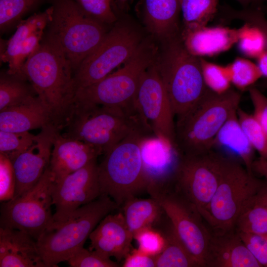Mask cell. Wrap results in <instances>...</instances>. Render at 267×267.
<instances>
[{
  "label": "cell",
  "mask_w": 267,
  "mask_h": 267,
  "mask_svg": "<svg viewBox=\"0 0 267 267\" xmlns=\"http://www.w3.org/2000/svg\"><path fill=\"white\" fill-rule=\"evenodd\" d=\"M112 1H119V2H125L126 1H127L128 0H111Z\"/></svg>",
  "instance_id": "f907efd6"
},
{
  "label": "cell",
  "mask_w": 267,
  "mask_h": 267,
  "mask_svg": "<svg viewBox=\"0 0 267 267\" xmlns=\"http://www.w3.org/2000/svg\"><path fill=\"white\" fill-rule=\"evenodd\" d=\"M64 127V135L93 146L101 154L133 133L154 134L136 104L121 107L75 102Z\"/></svg>",
  "instance_id": "7a4b0ae2"
},
{
  "label": "cell",
  "mask_w": 267,
  "mask_h": 267,
  "mask_svg": "<svg viewBox=\"0 0 267 267\" xmlns=\"http://www.w3.org/2000/svg\"><path fill=\"white\" fill-rule=\"evenodd\" d=\"M67 262L72 267H119L120 265L95 250L82 247L75 252Z\"/></svg>",
  "instance_id": "f35d334b"
},
{
  "label": "cell",
  "mask_w": 267,
  "mask_h": 267,
  "mask_svg": "<svg viewBox=\"0 0 267 267\" xmlns=\"http://www.w3.org/2000/svg\"><path fill=\"white\" fill-rule=\"evenodd\" d=\"M54 180L48 166L38 182L21 195L2 202L0 227L25 232L35 240L54 222L52 189Z\"/></svg>",
  "instance_id": "30bf717a"
},
{
  "label": "cell",
  "mask_w": 267,
  "mask_h": 267,
  "mask_svg": "<svg viewBox=\"0 0 267 267\" xmlns=\"http://www.w3.org/2000/svg\"><path fill=\"white\" fill-rule=\"evenodd\" d=\"M51 6L45 11L35 13L17 25L12 37L7 41L5 52L0 55V62L7 63L8 72H11L21 47L35 32L45 29L50 19Z\"/></svg>",
  "instance_id": "83f0119b"
},
{
  "label": "cell",
  "mask_w": 267,
  "mask_h": 267,
  "mask_svg": "<svg viewBox=\"0 0 267 267\" xmlns=\"http://www.w3.org/2000/svg\"><path fill=\"white\" fill-rule=\"evenodd\" d=\"M22 70L49 111L53 125L59 130L64 127L77 89L72 64L60 47L44 33Z\"/></svg>",
  "instance_id": "6da1fadb"
},
{
  "label": "cell",
  "mask_w": 267,
  "mask_h": 267,
  "mask_svg": "<svg viewBox=\"0 0 267 267\" xmlns=\"http://www.w3.org/2000/svg\"><path fill=\"white\" fill-rule=\"evenodd\" d=\"M46 0H0V34L16 29L26 15L34 11Z\"/></svg>",
  "instance_id": "f546056e"
},
{
  "label": "cell",
  "mask_w": 267,
  "mask_h": 267,
  "mask_svg": "<svg viewBox=\"0 0 267 267\" xmlns=\"http://www.w3.org/2000/svg\"><path fill=\"white\" fill-rule=\"evenodd\" d=\"M228 159L212 150L181 155L176 175V191L202 215L213 197Z\"/></svg>",
  "instance_id": "7c38bea8"
},
{
  "label": "cell",
  "mask_w": 267,
  "mask_h": 267,
  "mask_svg": "<svg viewBox=\"0 0 267 267\" xmlns=\"http://www.w3.org/2000/svg\"><path fill=\"white\" fill-rule=\"evenodd\" d=\"M237 114L240 124L254 150L260 157L267 159V133L255 119L238 108Z\"/></svg>",
  "instance_id": "d6a6232c"
},
{
  "label": "cell",
  "mask_w": 267,
  "mask_h": 267,
  "mask_svg": "<svg viewBox=\"0 0 267 267\" xmlns=\"http://www.w3.org/2000/svg\"><path fill=\"white\" fill-rule=\"evenodd\" d=\"M252 169L264 177L267 180V159L260 157L258 160L253 161Z\"/></svg>",
  "instance_id": "bcb514c9"
},
{
  "label": "cell",
  "mask_w": 267,
  "mask_h": 267,
  "mask_svg": "<svg viewBox=\"0 0 267 267\" xmlns=\"http://www.w3.org/2000/svg\"><path fill=\"white\" fill-rule=\"evenodd\" d=\"M134 238L137 241L139 250L152 256L160 254L165 246L163 234L155 227L141 230L134 235Z\"/></svg>",
  "instance_id": "ab89813d"
},
{
  "label": "cell",
  "mask_w": 267,
  "mask_h": 267,
  "mask_svg": "<svg viewBox=\"0 0 267 267\" xmlns=\"http://www.w3.org/2000/svg\"><path fill=\"white\" fill-rule=\"evenodd\" d=\"M156 55L152 44L142 42L120 69L93 84L79 89L75 103L121 107L135 105L141 77L157 60Z\"/></svg>",
  "instance_id": "9c48e42d"
},
{
  "label": "cell",
  "mask_w": 267,
  "mask_h": 267,
  "mask_svg": "<svg viewBox=\"0 0 267 267\" xmlns=\"http://www.w3.org/2000/svg\"><path fill=\"white\" fill-rule=\"evenodd\" d=\"M231 14L249 21V23L258 27L265 35L267 50V20L259 7H249L241 11H232Z\"/></svg>",
  "instance_id": "ee69618b"
},
{
  "label": "cell",
  "mask_w": 267,
  "mask_h": 267,
  "mask_svg": "<svg viewBox=\"0 0 267 267\" xmlns=\"http://www.w3.org/2000/svg\"><path fill=\"white\" fill-rule=\"evenodd\" d=\"M24 74H0V111L23 103L37 93Z\"/></svg>",
  "instance_id": "f1b7e54d"
},
{
  "label": "cell",
  "mask_w": 267,
  "mask_h": 267,
  "mask_svg": "<svg viewBox=\"0 0 267 267\" xmlns=\"http://www.w3.org/2000/svg\"><path fill=\"white\" fill-rule=\"evenodd\" d=\"M88 16L105 25L117 20L111 0H74Z\"/></svg>",
  "instance_id": "74e56055"
},
{
  "label": "cell",
  "mask_w": 267,
  "mask_h": 267,
  "mask_svg": "<svg viewBox=\"0 0 267 267\" xmlns=\"http://www.w3.org/2000/svg\"><path fill=\"white\" fill-rule=\"evenodd\" d=\"M257 65L262 76L267 78V50H266L257 58Z\"/></svg>",
  "instance_id": "7dc6e473"
},
{
  "label": "cell",
  "mask_w": 267,
  "mask_h": 267,
  "mask_svg": "<svg viewBox=\"0 0 267 267\" xmlns=\"http://www.w3.org/2000/svg\"><path fill=\"white\" fill-rule=\"evenodd\" d=\"M244 8L249 7H259L266 0H235Z\"/></svg>",
  "instance_id": "c3c4849f"
},
{
  "label": "cell",
  "mask_w": 267,
  "mask_h": 267,
  "mask_svg": "<svg viewBox=\"0 0 267 267\" xmlns=\"http://www.w3.org/2000/svg\"><path fill=\"white\" fill-rule=\"evenodd\" d=\"M218 0H180L184 27L206 26L218 10Z\"/></svg>",
  "instance_id": "4dcf8cb0"
},
{
  "label": "cell",
  "mask_w": 267,
  "mask_h": 267,
  "mask_svg": "<svg viewBox=\"0 0 267 267\" xmlns=\"http://www.w3.org/2000/svg\"><path fill=\"white\" fill-rule=\"evenodd\" d=\"M239 36V29L204 26L184 27L180 39L190 54L201 57L214 56L228 50L237 43Z\"/></svg>",
  "instance_id": "44dd1931"
},
{
  "label": "cell",
  "mask_w": 267,
  "mask_h": 267,
  "mask_svg": "<svg viewBox=\"0 0 267 267\" xmlns=\"http://www.w3.org/2000/svg\"><path fill=\"white\" fill-rule=\"evenodd\" d=\"M135 103L143 119L154 134L175 147V115L157 60L142 75Z\"/></svg>",
  "instance_id": "4fadbf2b"
},
{
  "label": "cell",
  "mask_w": 267,
  "mask_h": 267,
  "mask_svg": "<svg viewBox=\"0 0 267 267\" xmlns=\"http://www.w3.org/2000/svg\"><path fill=\"white\" fill-rule=\"evenodd\" d=\"M120 208L109 196L101 195L77 209L66 220L54 222L37 240V244L46 267H57L67 261L108 214Z\"/></svg>",
  "instance_id": "277c9868"
},
{
  "label": "cell",
  "mask_w": 267,
  "mask_h": 267,
  "mask_svg": "<svg viewBox=\"0 0 267 267\" xmlns=\"http://www.w3.org/2000/svg\"><path fill=\"white\" fill-rule=\"evenodd\" d=\"M214 147L223 149L239 157L247 170L252 173L254 149L240 124L237 110L231 113L220 130L214 141Z\"/></svg>",
  "instance_id": "d4e9b609"
},
{
  "label": "cell",
  "mask_w": 267,
  "mask_h": 267,
  "mask_svg": "<svg viewBox=\"0 0 267 267\" xmlns=\"http://www.w3.org/2000/svg\"><path fill=\"white\" fill-rule=\"evenodd\" d=\"M97 168L95 160L54 182L52 197L55 222L66 220L79 207L101 195Z\"/></svg>",
  "instance_id": "2e32d148"
},
{
  "label": "cell",
  "mask_w": 267,
  "mask_h": 267,
  "mask_svg": "<svg viewBox=\"0 0 267 267\" xmlns=\"http://www.w3.org/2000/svg\"><path fill=\"white\" fill-rule=\"evenodd\" d=\"M90 250H95L118 262L131 251L134 235L129 230L122 212L106 216L90 233Z\"/></svg>",
  "instance_id": "ac0fdd59"
},
{
  "label": "cell",
  "mask_w": 267,
  "mask_h": 267,
  "mask_svg": "<svg viewBox=\"0 0 267 267\" xmlns=\"http://www.w3.org/2000/svg\"><path fill=\"white\" fill-rule=\"evenodd\" d=\"M200 61L204 83L213 92L221 94L230 89L231 84L227 66L210 62L202 57Z\"/></svg>",
  "instance_id": "d590c367"
},
{
  "label": "cell",
  "mask_w": 267,
  "mask_h": 267,
  "mask_svg": "<svg viewBox=\"0 0 267 267\" xmlns=\"http://www.w3.org/2000/svg\"><path fill=\"white\" fill-rule=\"evenodd\" d=\"M36 135L29 132H12L0 130V154L12 161L33 144Z\"/></svg>",
  "instance_id": "836d02e7"
},
{
  "label": "cell",
  "mask_w": 267,
  "mask_h": 267,
  "mask_svg": "<svg viewBox=\"0 0 267 267\" xmlns=\"http://www.w3.org/2000/svg\"><path fill=\"white\" fill-rule=\"evenodd\" d=\"M227 66L231 84L240 90L249 88L263 77L257 64L245 58H237Z\"/></svg>",
  "instance_id": "1f68e13d"
},
{
  "label": "cell",
  "mask_w": 267,
  "mask_h": 267,
  "mask_svg": "<svg viewBox=\"0 0 267 267\" xmlns=\"http://www.w3.org/2000/svg\"><path fill=\"white\" fill-rule=\"evenodd\" d=\"M151 135L134 132L103 154L98 165L101 195L109 196L120 208L129 199L146 190L140 143Z\"/></svg>",
  "instance_id": "52a82bcc"
},
{
  "label": "cell",
  "mask_w": 267,
  "mask_h": 267,
  "mask_svg": "<svg viewBox=\"0 0 267 267\" xmlns=\"http://www.w3.org/2000/svg\"><path fill=\"white\" fill-rule=\"evenodd\" d=\"M101 154L93 146L58 131L54 138L48 168L56 181L97 160Z\"/></svg>",
  "instance_id": "d6986e66"
},
{
  "label": "cell",
  "mask_w": 267,
  "mask_h": 267,
  "mask_svg": "<svg viewBox=\"0 0 267 267\" xmlns=\"http://www.w3.org/2000/svg\"><path fill=\"white\" fill-rule=\"evenodd\" d=\"M265 239V240L267 241V233L266 234H263V235H261Z\"/></svg>",
  "instance_id": "816d5d0a"
},
{
  "label": "cell",
  "mask_w": 267,
  "mask_h": 267,
  "mask_svg": "<svg viewBox=\"0 0 267 267\" xmlns=\"http://www.w3.org/2000/svg\"><path fill=\"white\" fill-rule=\"evenodd\" d=\"M0 267H46L37 241L21 230L0 227Z\"/></svg>",
  "instance_id": "7402d4cb"
},
{
  "label": "cell",
  "mask_w": 267,
  "mask_h": 267,
  "mask_svg": "<svg viewBox=\"0 0 267 267\" xmlns=\"http://www.w3.org/2000/svg\"><path fill=\"white\" fill-rule=\"evenodd\" d=\"M138 6L151 33L161 38L172 36L180 12V0H140Z\"/></svg>",
  "instance_id": "cb8c5ba5"
},
{
  "label": "cell",
  "mask_w": 267,
  "mask_h": 267,
  "mask_svg": "<svg viewBox=\"0 0 267 267\" xmlns=\"http://www.w3.org/2000/svg\"><path fill=\"white\" fill-rule=\"evenodd\" d=\"M267 189L264 181L228 159L218 187L201 216L216 232L232 230L240 216Z\"/></svg>",
  "instance_id": "8992f818"
},
{
  "label": "cell",
  "mask_w": 267,
  "mask_h": 267,
  "mask_svg": "<svg viewBox=\"0 0 267 267\" xmlns=\"http://www.w3.org/2000/svg\"><path fill=\"white\" fill-rule=\"evenodd\" d=\"M237 43L240 51L249 57L257 58L266 50L264 34L258 27L249 23L239 28Z\"/></svg>",
  "instance_id": "e575fe53"
},
{
  "label": "cell",
  "mask_w": 267,
  "mask_h": 267,
  "mask_svg": "<svg viewBox=\"0 0 267 267\" xmlns=\"http://www.w3.org/2000/svg\"><path fill=\"white\" fill-rule=\"evenodd\" d=\"M252 254L263 267H267V241L259 234L238 231Z\"/></svg>",
  "instance_id": "b9f144b4"
},
{
  "label": "cell",
  "mask_w": 267,
  "mask_h": 267,
  "mask_svg": "<svg viewBox=\"0 0 267 267\" xmlns=\"http://www.w3.org/2000/svg\"><path fill=\"white\" fill-rule=\"evenodd\" d=\"M50 19L44 34L60 47L74 74L99 45L108 31L87 15L74 0H50Z\"/></svg>",
  "instance_id": "5b68a950"
},
{
  "label": "cell",
  "mask_w": 267,
  "mask_h": 267,
  "mask_svg": "<svg viewBox=\"0 0 267 267\" xmlns=\"http://www.w3.org/2000/svg\"><path fill=\"white\" fill-rule=\"evenodd\" d=\"M123 267H156L155 256L148 255L138 249L131 250L125 258Z\"/></svg>",
  "instance_id": "f6af8a7d"
},
{
  "label": "cell",
  "mask_w": 267,
  "mask_h": 267,
  "mask_svg": "<svg viewBox=\"0 0 267 267\" xmlns=\"http://www.w3.org/2000/svg\"><path fill=\"white\" fill-rule=\"evenodd\" d=\"M146 190L157 199L176 190V175L181 155L176 148L155 135L144 137L140 143Z\"/></svg>",
  "instance_id": "5bb4252c"
},
{
  "label": "cell",
  "mask_w": 267,
  "mask_h": 267,
  "mask_svg": "<svg viewBox=\"0 0 267 267\" xmlns=\"http://www.w3.org/2000/svg\"><path fill=\"white\" fill-rule=\"evenodd\" d=\"M154 227L162 233L165 239L164 249L155 256L156 267H198L178 238L166 213Z\"/></svg>",
  "instance_id": "484cf974"
},
{
  "label": "cell",
  "mask_w": 267,
  "mask_h": 267,
  "mask_svg": "<svg viewBox=\"0 0 267 267\" xmlns=\"http://www.w3.org/2000/svg\"><path fill=\"white\" fill-rule=\"evenodd\" d=\"M157 199L186 249L198 267H205L210 234L199 221L198 212L176 191Z\"/></svg>",
  "instance_id": "9a60e30c"
},
{
  "label": "cell",
  "mask_w": 267,
  "mask_h": 267,
  "mask_svg": "<svg viewBox=\"0 0 267 267\" xmlns=\"http://www.w3.org/2000/svg\"><path fill=\"white\" fill-rule=\"evenodd\" d=\"M16 177L12 161L0 154V200L3 202L12 199L16 189Z\"/></svg>",
  "instance_id": "60d3db41"
},
{
  "label": "cell",
  "mask_w": 267,
  "mask_h": 267,
  "mask_svg": "<svg viewBox=\"0 0 267 267\" xmlns=\"http://www.w3.org/2000/svg\"><path fill=\"white\" fill-rule=\"evenodd\" d=\"M235 226L240 232L267 233V204L253 205L240 216Z\"/></svg>",
  "instance_id": "8d00e7d4"
},
{
  "label": "cell",
  "mask_w": 267,
  "mask_h": 267,
  "mask_svg": "<svg viewBox=\"0 0 267 267\" xmlns=\"http://www.w3.org/2000/svg\"><path fill=\"white\" fill-rule=\"evenodd\" d=\"M232 230L210 235L205 266L262 267Z\"/></svg>",
  "instance_id": "ffe728a7"
},
{
  "label": "cell",
  "mask_w": 267,
  "mask_h": 267,
  "mask_svg": "<svg viewBox=\"0 0 267 267\" xmlns=\"http://www.w3.org/2000/svg\"><path fill=\"white\" fill-rule=\"evenodd\" d=\"M254 107L253 116L267 133V97L257 88H249Z\"/></svg>",
  "instance_id": "7bdbcfd3"
},
{
  "label": "cell",
  "mask_w": 267,
  "mask_h": 267,
  "mask_svg": "<svg viewBox=\"0 0 267 267\" xmlns=\"http://www.w3.org/2000/svg\"><path fill=\"white\" fill-rule=\"evenodd\" d=\"M141 41L140 34L133 27L115 24L75 73L77 89L101 80L125 64L136 52Z\"/></svg>",
  "instance_id": "8fae6325"
},
{
  "label": "cell",
  "mask_w": 267,
  "mask_h": 267,
  "mask_svg": "<svg viewBox=\"0 0 267 267\" xmlns=\"http://www.w3.org/2000/svg\"><path fill=\"white\" fill-rule=\"evenodd\" d=\"M267 204V189L265 190L258 198L254 205H263V204Z\"/></svg>",
  "instance_id": "681fc988"
},
{
  "label": "cell",
  "mask_w": 267,
  "mask_h": 267,
  "mask_svg": "<svg viewBox=\"0 0 267 267\" xmlns=\"http://www.w3.org/2000/svg\"><path fill=\"white\" fill-rule=\"evenodd\" d=\"M157 65L177 117L195 106L209 89L203 80L200 57L190 54L181 39L171 40Z\"/></svg>",
  "instance_id": "ba28073f"
},
{
  "label": "cell",
  "mask_w": 267,
  "mask_h": 267,
  "mask_svg": "<svg viewBox=\"0 0 267 267\" xmlns=\"http://www.w3.org/2000/svg\"><path fill=\"white\" fill-rule=\"evenodd\" d=\"M241 94L230 89L218 94L209 89L203 97L175 123V147L181 155L208 152L231 113L237 110Z\"/></svg>",
  "instance_id": "3957f363"
},
{
  "label": "cell",
  "mask_w": 267,
  "mask_h": 267,
  "mask_svg": "<svg viewBox=\"0 0 267 267\" xmlns=\"http://www.w3.org/2000/svg\"><path fill=\"white\" fill-rule=\"evenodd\" d=\"M58 131L53 125L42 128L33 144L12 161L16 183L13 198L24 194L38 182L49 165L54 138Z\"/></svg>",
  "instance_id": "e0dca14e"
},
{
  "label": "cell",
  "mask_w": 267,
  "mask_h": 267,
  "mask_svg": "<svg viewBox=\"0 0 267 267\" xmlns=\"http://www.w3.org/2000/svg\"><path fill=\"white\" fill-rule=\"evenodd\" d=\"M122 208L126 224L134 236L144 228L154 227L165 214L159 200L151 197L147 199L132 198Z\"/></svg>",
  "instance_id": "4316f807"
},
{
  "label": "cell",
  "mask_w": 267,
  "mask_h": 267,
  "mask_svg": "<svg viewBox=\"0 0 267 267\" xmlns=\"http://www.w3.org/2000/svg\"><path fill=\"white\" fill-rule=\"evenodd\" d=\"M50 125H53L50 113L38 95L0 111L1 131L29 132Z\"/></svg>",
  "instance_id": "603a6c76"
}]
</instances>
